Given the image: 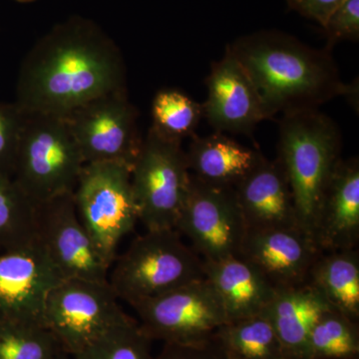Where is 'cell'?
Listing matches in <instances>:
<instances>
[{
  "instance_id": "cell-28",
  "label": "cell",
  "mask_w": 359,
  "mask_h": 359,
  "mask_svg": "<svg viewBox=\"0 0 359 359\" xmlns=\"http://www.w3.org/2000/svg\"><path fill=\"white\" fill-rule=\"evenodd\" d=\"M25 112L15 103H0V174L13 178Z\"/></svg>"
},
{
  "instance_id": "cell-18",
  "label": "cell",
  "mask_w": 359,
  "mask_h": 359,
  "mask_svg": "<svg viewBox=\"0 0 359 359\" xmlns=\"http://www.w3.org/2000/svg\"><path fill=\"white\" fill-rule=\"evenodd\" d=\"M330 309L325 297L309 280L276 289L263 314L275 328L285 359H309L313 328Z\"/></svg>"
},
{
  "instance_id": "cell-29",
  "label": "cell",
  "mask_w": 359,
  "mask_h": 359,
  "mask_svg": "<svg viewBox=\"0 0 359 359\" xmlns=\"http://www.w3.org/2000/svg\"><path fill=\"white\" fill-rule=\"evenodd\" d=\"M332 50L335 44L344 40L358 41L359 39V0H344L328 16L321 26Z\"/></svg>"
},
{
  "instance_id": "cell-6",
  "label": "cell",
  "mask_w": 359,
  "mask_h": 359,
  "mask_svg": "<svg viewBox=\"0 0 359 359\" xmlns=\"http://www.w3.org/2000/svg\"><path fill=\"white\" fill-rule=\"evenodd\" d=\"M191 178L182 142L151 126L131 171L139 221L146 231L176 228Z\"/></svg>"
},
{
  "instance_id": "cell-33",
  "label": "cell",
  "mask_w": 359,
  "mask_h": 359,
  "mask_svg": "<svg viewBox=\"0 0 359 359\" xmlns=\"http://www.w3.org/2000/svg\"><path fill=\"white\" fill-rule=\"evenodd\" d=\"M15 2H20V4H30V2L37 1V0H13Z\"/></svg>"
},
{
  "instance_id": "cell-1",
  "label": "cell",
  "mask_w": 359,
  "mask_h": 359,
  "mask_svg": "<svg viewBox=\"0 0 359 359\" xmlns=\"http://www.w3.org/2000/svg\"><path fill=\"white\" fill-rule=\"evenodd\" d=\"M126 91V65L114 40L95 21L72 15L26 54L14 103L25 112L65 117L98 97Z\"/></svg>"
},
{
  "instance_id": "cell-31",
  "label": "cell",
  "mask_w": 359,
  "mask_h": 359,
  "mask_svg": "<svg viewBox=\"0 0 359 359\" xmlns=\"http://www.w3.org/2000/svg\"><path fill=\"white\" fill-rule=\"evenodd\" d=\"M344 0H287L292 11L323 26L328 16Z\"/></svg>"
},
{
  "instance_id": "cell-22",
  "label": "cell",
  "mask_w": 359,
  "mask_h": 359,
  "mask_svg": "<svg viewBox=\"0 0 359 359\" xmlns=\"http://www.w3.org/2000/svg\"><path fill=\"white\" fill-rule=\"evenodd\" d=\"M215 337L226 354L237 359H285L275 328L263 313L229 321Z\"/></svg>"
},
{
  "instance_id": "cell-12",
  "label": "cell",
  "mask_w": 359,
  "mask_h": 359,
  "mask_svg": "<svg viewBox=\"0 0 359 359\" xmlns=\"http://www.w3.org/2000/svg\"><path fill=\"white\" fill-rule=\"evenodd\" d=\"M36 237L63 280H108L110 264L80 221L73 193L37 205Z\"/></svg>"
},
{
  "instance_id": "cell-30",
  "label": "cell",
  "mask_w": 359,
  "mask_h": 359,
  "mask_svg": "<svg viewBox=\"0 0 359 359\" xmlns=\"http://www.w3.org/2000/svg\"><path fill=\"white\" fill-rule=\"evenodd\" d=\"M155 359H228L216 337L197 344H164Z\"/></svg>"
},
{
  "instance_id": "cell-5",
  "label": "cell",
  "mask_w": 359,
  "mask_h": 359,
  "mask_svg": "<svg viewBox=\"0 0 359 359\" xmlns=\"http://www.w3.org/2000/svg\"><path fill=\"white\" fill-rule=\"evenodd\" d=\"M84 165L65 117L25 112L13 180L35 204L74 192Z\"/></svg>"
},
{
  "instance_id": "cell-34",
  "label": "cell",
  "mask_w": 359,
  "mask_h": 359,
  "mask_svg": "<svg viewBox=\"0 0 359 359\" xmlns=\"http://www.w3.org/2000/svg\"><path fill=\"white\" fill-rule=\"evenodd\" d=\"M224 353H226V351H224ZM226 358H228V359H237V358H233V356L229 355V354H226Z\"/></svg>"
},
{
  "instance_id": "cell-32",
  "label": "cell",
  "mask_w": 359,
  "mask_h": 359,
  "mask_svg": "<svg viewBox=\"0 0 359 359\" xmlns=\"http://www.w3.org/2000/svg\"><path fill=\"white\" fill-rule=\"evenodd\" d=\"M54 359H69V354L63 353L62 354H60V355L57 356V358Z\"/></svg>"
},
{
  "instance_id": "cell-3",
  "label": "cell",
  "mask_w": 359,
  "mask_h": 359,
  "mask_svg": "<svg viewBox=\"0 0 359 359\" xmlns=\"http://www.w3.org/2000/svg\"><path fill=\"white\" fill-rule=\"evenodd\" d=\"M278 127L276 158L289 179L299 228L314 240L321 203L341 160V134L318 109L283 115Z\"/></svg>"
},
{
  "instance_id": "cell-25",
  "label": "cell",
  "mask_w": 359,
  "mask_h": 359,
  "mask_svg": "<svg viewBox=\"0 0 359 359\" xmlns=\"http://www.w3.org/2000/svg\"><path fill=\"white\" fill-rule=\"evenodd\" d=\"M152 126L168 138L183 142L196 135L204 118L203 104L179 90L163 89L152 103Z\"/></svg>"
},
{
  "instance_id": "cell-17",
  "label": "cell",
  "mask_w": 359,
  "mask_h": 359,
  "mask_svg": "<svg viewBox=\"0 0 359 359\" xmlns=\"http://www.w3.org/2000/svg\"><path fill=\"white\" fill-rule=\"evenodd\" d=\"M314 240L321 252L355 249L359 240V162L339 161L325 191Z\"/></svg>"
},
{
  "instance_id": "cell-27",
  "label": "cell",
  "mask_w": 359,
  "mask_h": 359,
  "mask_svg": "<svg viewBox=\"0 0 359 359\" xmlns=\"http://www.w3.org/2000/svg\"><path fill=\"white\" fill-rule=\"evenodd\" d=\"M151 341L140 325L128 316L74 358L152 359Z\"/></svg>"
},
{
  "instance_id": "cell-2",
  "label": "cell",
  "mask_w": 359,
  "mask_h": 359,
  "mask_svg": "<svg viewBox=\"0 0 359 359\" xmlns=\"http://www.w3.org/2000/svg\"><path fill=\"white\" fill-rule=\"evenodd\" d=\"M226 49L254 84L266 120L318 109L337 97H358V82L342 81L332 50L313 48L287 33H250L233 40Z\"/></svg>"
},
{
  "instance_id": "cell-4",
  "label": "cell",
  "mask_w": 359,
  "mask_h": 359,
  "mask_svg": "<svg viewBox=\"0 0 359 359\" xmlns=\"http://www.w3.org/2000/svg\"><path fill=\"white\" fill-rule=\"evenodd\" d=\"M112 264L108 282L130 306L205 278L202 257L175 229L146 231Z\"/></svg>"
},
{
  "instance_id": "cell-16",
  "label": "cell",
  "mask_w": 359,
  "mask_h": 359,
  "mask_svg": "<svg viewBox=\"0 0 359 359\" xmlns=\"http://www.w3.org/2000/svg\"><path fill=\"white\" fill-rule=\"evenodd\" d=\"M233 189L248 230L299 228L289 179L278 158L263 156Z\"/></svg>"
},
{
  "instance_id": "cell-9",
  "label": "cell",
  "mask_w": 359,
  "mask_h": 359,
  "mask_svg": "<svg viewBox=\"0 0 359 359\" xmlns=\"http://www.w3.org/2000/svg\"><path fill=\"white\" fill-rule=\"evenodd\" d=\"M131 306L149 339L164 344H202L226 323L223 304L207 278Z\"/></svg>"
},
{
  "instance_id": "cell-26",
  "label": "cell",
  "mask_w": 359,
  "mask_h": 359,
  "mask_svg": "<svg viewBox=\"0 0 359 359\" xmlns=\"http://www.w3.org/2000/svg\"><path fill=\"white\" fill-rule=\"evenodd\" d=\"M63 353L45 325L0 321V359H54Z\"/></svg>"
},
{
  "instance_id": "cell-24",
  "label": "cell",
  "mask_w": 359,
  "mask_h": 359,
  "mask_svg": "<svg viewBox=\"0 0 359 359\" xmlns=\"http://www.w3.org/2000/svg\"><path fill=\"white\" fill-rule=\"evenodd\" d=\"M358 321L334 309L316 321L309 339V359H358Z\"/></svg>"
},
{
  "instance_id": "cell-21",
  "label": "cell",
  "mask_w": 359,
  "mask_h": 359,
  "mask_svg": "<svg viewBox=\"0 0 359 359\" xmlns=\"http://www.w3.org/2000/svg\"><path fill=\"white\" fill-rule=\"evenodd\" d=\"M358 256L355 249L323 252L309 280L332 309L355 321L359 318Z\"/></svg>"
},
{
  "instance_id": "cell-11",
  "label": "cell",
  "mask_w": 359,
  "mask_h": 359,
  "mask_svg": "<svg viewBox=\"0 0 359 359\" xmlns=\"http://www.w3.org/2000/svg\"><path fill=\"white\" fill-rule=\"evenodd\" d=\"M138 116L126 91L98 97L65 118L85 164L121 162L132 166L143 142Z\"/></svg>"
},
{
  "instance_id": "cell-13",
  "label": "cell",
  "mask_w": 359,
  "mask_h": 359,
  "mask_svg": "<svg viewBox=\"0 0 359 359\" xmlns=\"http://www.w3.org/2000/svg\"><path fill=\"white\" fill-rule=\"evenodd\" d=\"M62 280L37 238L0 254V321L45 325L47 295Z\"/></svg>"
},
{
  "instance_id": "cell-19",
  "label": "cell",
  "mask_w": 359,
  "mask_h": 359,
  "mask_svg": "<svg viewBox=\"0 0 359 359\" xmlns=\"http://www.w3.org/2000/svg\"><path fill=\"white\" fill-rule=\"evenodd\" d=\"M204 262L205 276L223 304L226 323L259 316L276 294V287L242 257Z\"/></svg>"
},
{
  "instance_id": "cell-8",
  "label": "cell",
  "mask_w": 359,
  "mask_h": 359,
  "mask_svg": "<svg viewBox=\"0 0 359 359\" xmlns=\"http://www.w3.org/2000/svg\"><path fill=\"white\" fill-rule=\"evenodd\" d=\"M109 282L65 278L47 295L44 325L75 355L127 318Z\"/></svg>"
},
{
  "instance_id": "cell-7",
  "label": "cell",
  "mask_w": 359,
  "mask_h": 359,
  "mask_svg": "<svg viewBox=\"0 0 359 359\" xmlns=\"http://www.w3.org/2000/svg\"><path fill=\"white\" fill-rule=\"evenodd\" d=\"M131 171L121 162L88 163L73 192L80 221L110 266L118 245L139 221Z\"/></svg>"
},
{
  "instance_id": "cell-10",
  "label": "cell",
  "mask_w": 359,
  "mask_h": 359,
  "mask_svg": "<svg viewBox=\"0 0 359 359\" xmlns=\"http://www.w3.org/2000/svg\"><path fill=\"white\" fill-rule=\"evenodd\" d=\"M175 230L210 262L238 257L249 231L235 189L211 185L193 175Z\"/></svg>"
},
{
  "instance_id": "cell-15",
  "label": "cell",
  "mask_w": 359,
  "mask_h": 359,
  "mask_svg": "<svg viewBox=\"0 0 359 359\" xmlns=\"http://www.w3.org/2000/svg\"><path fill=\"white\" fill-rule=\"evenodd\" d=\"M321 254L316 241L297 226L248 231L238 257L278 289L308 282Z\"/></svg>"
},
{
  "instance_id": "cell-20",
  "label": "cell",
  "mask_w": 359,
  "mask_h": 359,
  "mask_svg": "<svg viewBox=\"0 0 359 359\" xmlns=\"http://www.w3.org/2000/svg\"><path fill=\"white\" fill-rule=\"evenodd\" d=\"M186 155L195 178L229 188H235L264 156L219 132L205 137L194 135Z\"/></svg>"
},
{
  "instance_id": "cell-14",
  "label": "cell",
  "mask_w": 359,
  "mask_h": 359,
  "mask_svg": "<svg viewBox=\"0 0 359 359\" xmlns=\"http://www.w3.org/2000/svg\"><path fill=\"white\" fill-rule=\"evenodd\" d=\"M205 85L204 118L215 132L250 136L257 124L266 120L254 84L228 49L212 63Z\"/></svg>"
},
{
  "instance_id": "cell-23",
  "label": "cell",
  "mask_w": 359,
  "mask_h": 359,
  "mask_svg": "<svg viewBox=\"0 0 359 359\" xmlns=\"http://www.w3.org/2000/svg\"><path fill=\"white\" fill-rule=\"evenodd\" d=\"M37 204L11 177L0 174V241L7 250L36 238Z\"/></svg>"
}]
</instances>
